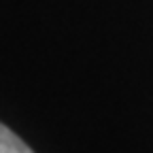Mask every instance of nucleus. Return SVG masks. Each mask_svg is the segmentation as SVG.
Instances as JSON below:
<instances>
[{
    "instance_id": "1",
    "label": "nucleus",
    "mask_w": 153,
    "mask_h": 153,
    "mask_svg": "<svg viewBox=\"0 0 153 153\" xmlns=\"http://www.w3.org/2000/svg\"><path fill=\"white\" fill-rule=\"evenodd\" d=\"M0 153H34L13 130L0 123Z\"/></svg>"
}]
</instances>
